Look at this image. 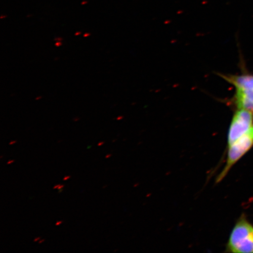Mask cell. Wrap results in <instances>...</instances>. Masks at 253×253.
I'll return each instance as SVG.
<instances>
[{"instance_id": "obj_3", "label": "cell", "mask_w": 253, "mask_h": 253, "mask_svg": "<svg viewBox=\"0 0 253 253\" xmlns=\"http://www.w3.org/2000/svg\"><path fill=\"white\" fill-rule=\"evenodd\" d=\"M253 126V112L237 109L231 122L227 142L228 146L248 132Z\"/></svg>"}, {"instance_id": "obj_10", "label": "cell", "mask_w": 253, "mask_h": 253, "mask_svg": "<svg viewBox=\"0 0 253 253\" xmlns=\"http://www.w3.org/2000/svg\"><path fill=\"white\" fill-rule=\"evenodd\" d=\"M63 187H64V185H59L58 189L59 190V189H63Z\"/></svg>"}, {"instance_id": "obj_16", "label": "cell", "mask_w": 253, "mask_h": 253, "mask_svg": "<svg viewBox=\"0 0 253 253\" xmlns=\"http://www.w3.org/2000/svg\"><path fill=\"white\" fill-rule=\"evenodd\" d=\"M62 191H63V189H59V194H61V193Z\"/></svg>"}, {"instance_id": "obj_15", "label": "cell", "mask_w": 253, "mask_h": 253, "mask_svg": "<svg viewBox=\"0 0 253 253\" xmlns=\"http://www.w3.org/2000/svg\"><path fill=\"white\" fill-rule=\"evenodd\" d=\"M111 156H112V155H111V154H107V155H106V158H107H107H110L111 157Z\"/></svg>"}, {"instance_id": "obj_6", "label": "cell", "mask_w": 253, "mask_h": 253, "mask_svg": "<svg viewBox=\"0 0 253 253\" xmlns=\"http://www.w3.org/2000/svg\"><path fill=\"white\" fill-rule=\"evenodd\" d=\"M41 239V237H36V238H35L34 240V242H37L38 241H40V240Z\"/></svg>"}, {"instance_id": "obj_13", "label": "cell", "mask_w": 253, "mask_h": 253, "mask_svg": "<svg viewBox=\"0 0 253 253\" xmlns=\"http://www.w3.org/2000/svg\"><path fill=\"white\" fill-rule=\"evenodd\" d=\"M16 142H17V141H12L9 142V145H12V144H15Z\"/></svg>"}, {"instance_id": "obj_12", "label": "cell", "mask_w": 253, "mask_h": 253, "mask_svg": "<svg viewBox=\"0 0 253 253\" xmlns=\"http://www.w3.org/2000/svg\"><path fill=\"white\" fill-rule=\"evenodd\" d=\"M14 160H10V161H9L7 163V164H12V163H14Z\"/></svg>"}, {"instance_id": "obj_2", "label": "cell", "mask_w": 253, "mask_h": 253, "mask_svg": "<svg viewBox=\"0 0 253 253\" xmlns=\"http://www.w3.org/2000/svg\"><path fill=\"white\" fill-rule=\"evenodd\" d=\"M253 145V126L244 135L229 145L226 166L217 178V182L222 180L231 168L251 149Z\"/></svg>"}, {"instance_id": "obj_4", "label": "cell", "mask_w": 253, "mask_h": 253, "mask_svg": "<svg viewBox=\"0 0 253 253\" xmlns=\"http://www.w3.org/2000/svg\"><path fill=\"white\" fill-rule=\"evenodd\" d=\"M229 84L233 85L236 90H253V75H221Z\"/></svg>"}, {"instance_id": "obj_1", "label": "cell", "mask_w": 253, "mask_h": 253, "mask_svg": "<svg viewBox=\"0 0 253 253\" xmlns=\"http://www.w3.org/2000/svg\"><path fill=\"white\" fill-rule=\"evenodd\" d=\"M227 249L235 253H253V226L242 216L231 232Z\"/></svg>"}, {"instance_id": "obj_11", "label": "cell", "mask_w": 253, "mask_h": 253, "mask_svg": "<svg viewBox=\"0 0 253 253\" xmlns=\"http://www.w3.org/2000/svg\"><path fill=\"white\" fill-rule=\"evenodd\" d=\"M44 241H45V239H41L39 241V243L40 244H41V243H43Z\"/></svg>"}, {"instance_id": "obj_14", "label": "cell", "mask_w": 253, "mask_h": 253, "mask_svg": "<svg viewBox=\"0 0 253 253\" xmlns=\"http://www.w3.org/2000/svg\"><path fill=\"white\" fill-rule=\"evenodd\" d=\"M59 185H56L54 186V187L53 188V189H58V187H59Z\"/></svg>"}, {"instance_id": "obj_7", "label": "cell", "mask_w": 253, "mask_h": 253, "mask_svg": "<svg viewBox=\"0 0 253 253\" xmlns=\"http://www.w3.org/2000/svg\"><path fill=\"white\" fill-rule=\"evenodd\" d=\"M71 176H66L64 177V178H63V181H66V180H68L69 179L71 178Z\"/></svg>"}, {"instance_id": "obj_17", "label": "cell", "mask_w": 253, "mask_h": 253, "mask_svg": "<svg viewBox=\"0 0 253 253\" xmlns=\"http://www.w3.org/2000/svg\"><path fill=\"white\" fill-rule=\"evenodd\" d=\"M107 185L104 186H103V188L105 189L107 187Z\"/></svg>"}, {"instance_id": "obj_8", "label": "cell", "mask_w": 253, "mask_h": 253, "mask_svg": "<svg viewBox=\"0 0 253 253\" xmlns=\"http://www.w3.org/2000/svg\"><path fill=\"white\" fill-rule=\"evenodd\" d=\"M63 222L62 221H57V222L56 223V226H59L60 225V224H62Z\"/></svg>"}, {"instance_id": "obj_9", "label": "cell", "mask_w": 253, "mask_h": 253, "mask_svg": "<svg viewBox=\"0 0 253 253\" xmlns=\"http://www.w3.org/2000/svg\"><path fill=\"white\" fill-rule=\"evenodd\" d=\"M104 144V142H100L99 143H98L97 145L98 146H102V145Z\"/></svg>"}, {"instance_id": "obj_5", "label": "cell", "mask_w": 253, "mask_h": 253, "mask_svg": "<svg viewBox=\"0 0 253 253\" xmlns=\"http://www.w3.org/2000/svg\"><path fill=\"white\" fill-rule=\"evenodd\" d=\"M237 109H246L253 112V90H236L232 99Z\"/></svg>"}]
</instances>
